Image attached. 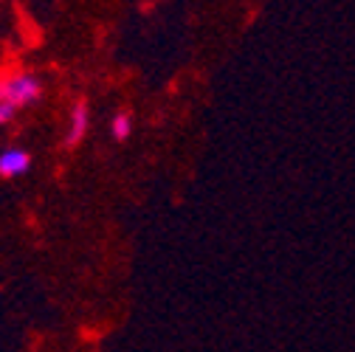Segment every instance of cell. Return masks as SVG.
Returning a JSON list of instances; mask_svg holds the SVG:
<instances>
[{
  "label": "cell",
  "instance_id": "6da1fadb",
  "mask_svg": "<svg viewBox=\"0 0 355 352\" xmlns=\"http://www.w3.org/2000/svg\"><path fill=\"white\" fill-rule=\"evenodd\" d=\"M40 94H42V85L34 73H17V76H12V79H6L3 85H0V99L15 105L17 110L34 105L40 99Z\"/></svg>",
  "mask_w": 355,
  "mask_h": 352
},
{
  "label": "cell",
  "instance_id": "7a4b0ae2",
  "mask_svg": "<svg viewBox=\"0 0 355 352\" xmlns=\"http://www.w3.org/2000/svg\"><path fill=\"white\" fill-rule=\"evenodd\" d=\"M87 127H91V107H87V99H76L71 107V121H68V133H65V147L73 150L82 144V139L87 136Z\"/></svg>",
  "mask_w": 355,
  "mask_h": 352
},
{
  "label": "cell",
  "instance_id": "3957f363",
  "mask_svg": "<svg viewBox=\"0 0 355 352\" xmlns=\"http://www.w3.org/2000/svg\"><path fill=\"white\" fill-rule=\"evenodd\" d=\"M31 158L26 150H6V152H0V175L3 178H17V175H23L28 169Z\"/></svg>",
  "mask_w": 355,
  "mask_h": 352
},
{
  "label": "cell",
  "instance_id": "277c9868",
  "mask_svg": "<svg viewBox=\"0 0 355 352\" xmlns=\"http://www.w3.org/2000/svg\"><path fill=\"white\" fill-rule=\"evenodd\" d=\"M130 130H132L130 113H119V116L113 118V139H116V141H127V139H130Z\"/></svg>",
  "mask_w": 355,
  "mask_h": 352
},
{
  "label": "cell",
  "instance_id": "5b68a950",
  "mask_svg": "<svg viewBox=\"0 0 355 352\" xmlns=\"http://www.w3.org/2000/svg\"><path fill=\"white\" fill-rule=\"evenodd\" d=\"M15 113H17V107H15V105H9V102L0 99V124H9V121L15 118Z\"/></svg>",
  "mask_w": 355,
  "mask_h": 352
}]
</instances>
